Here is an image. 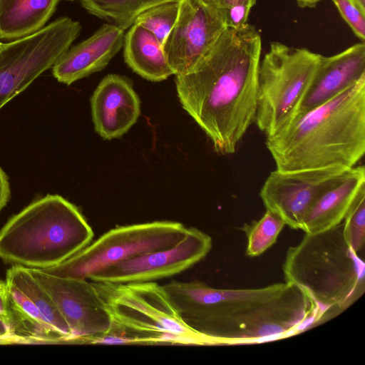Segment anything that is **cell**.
<instances>
[{
  "label": "cell",
  "mask_w": 365,
  "mask_h": 365,
  "mask_svg": "<svg viewBox=\"0 0 365 365\" xmlns=\"http://www.w3.org/2000/svg\"><path fill=\"white\" fill-rule=\"evenodd\" d=\"M6 281L21 290L34 304L44 320L61 334L66 343H71L70 328L55 302L29 271L28 268L14 264L6 272Z\"/></svg>",
  "instance_id": "obj_20"
},
{
  "label": "cell",
  "mask_w": 365,
  "mask_h": 365,
  "mask_svg": "<svg viewBox=\"0 0 365 365\" xmlns=\"http://www.w3.org/2000/svg\"><path fill=\"white\" fill-rule=\"evenodd\" d=\"M91 14L125 30L131 26L137 16L157 4L178 0H81Z\"/></svg>",
  "instance_id": "obj_21"
},
{
  "label": "cell",
  "mask_w": 365,
  "mask_h": 365,
  "mask_svg": "<svg viewBox=\"0 0 365 365\" xmlns=\"http://www.w3.org/2000/svg\"><path fill=\"white\" fill-rule=\"evenodd\" d=\"M261 52L254 26L227 27L191 71L175 76L182 107L218 153H234L255 122Z\"/></svg>",
  "instance_id": "obj_2"
},
{
  "label": "cell",
  "mask_w": 365,
  "mask_h": 365,
  "mask_svg": "<svg viewBox=\"0 0 365 365\" xmlns=\"http://www.w3.org/2000/svg\"><path fill=\"white\" fill-rule=\"evenodd\" d=\"M322 0H295L301 8H313Z\"/></svg>",
  "instance_id": "obj_28"
},
{
  "label": "cell",
  "mask_w": 365,
  "mask_h": 365,
  "mask_svg": "<svg viewBox=\"0 0 365 365\" xmlns=\"http://www.w3.org/2000/svg\"><path fill=\"white\" fill-rule=\"evenodd\" d=\"M226 28L220 14L201 0H180L178 19L163 44L173 73L191 71Z\"/></svg>",
  "instance_id": "obj_12"
},
{
  "label": "cell",
  "mask_w": 365,
  "mask_h": 365,
  "mask_svg": "<svg viewBox=\"0 0 365 365\" xmlns=\"http://www.w3.org/2000/svg\"><path fill=\"white\" fill-rule=\"evenodd\" d=\"M212 245L209 235L197 228L187 227L185 237L176 245L108 266L88 279L111 283L156 282L190 268L207 256Z\"/></svg>",
  "instance_id": "obj_10"
},
{
  "label": "cell",
  "mask_w": 365,
  "mask_h": 365,
  "mask_svg": "<svg viewBox=\"0 0 365 365\" xmlns=\"http://www.w3.org/2000/svg\"><path fill=\"white\" fill-rule=\"evenodd\" d=\"M346 242L357 254L365 245V185L361 187L343 220Z\"/></svg>",
  "instance_id": "obj_24"
},
{
  "label": "cell",
  "mask_w": 365,
  "mask_h": 365,
  "mask_svg": "<svg viewBox=\"0 0 365 365\" xmlns=\"http://www.w3.org/2000/svg\"><path fill=\"white\" fill-rule=\"evenodd\" d=\"M123 46L125 63L141 77L157 82L174 74L163 43L143 26L133 24L125 35Z\"/></svg>",
  "instance_id": "obj_18"
},
{
  "label": "cell",
  "mask_w": 365,
  "mask_h": 365,
  "mask_svg": "<svg viewBox=\"0 0 365 365\" xmlns=\"http://www.w3.org/2000/svg\"><path fill=\"white\" fill-rule=\"evenodd\" d=\"M60 0H0V38L16 40L44 27Z\"/></svg>",
  "instance_id": "obj_19"
},
{
  "label": "cell",
  "mask_w": 365,
  "mask_h": 365,
  "mask_svg": "<svg viewBox=\"0 0 365 365\" xmlns=\"http://www.w3.org/2000/svg\"><path fill=\"white\" fill-rule=\"evenodd\" d=\"M2 45H3V43L1 42H0V48L1 47Z\"/></svg>",
  "instance_id": "obj_31"
},
{
  "label": "cell",
  "mask_w": 365,
  "mask_h": 365,
  "mask_svg": "<svg viewBox=\"0 0 365 365\" xmlns=\"http://www.w3.org/2000/svg\"><path fill=\"white\" fill-rule=\"evenodd\" d=\"M163 286L182 320L212 345L269 341L318 324L313 302L287 282L254 289H217L199 280Z\"/></svg>",
  "instance_id": "obj_1"
},
{
  "label": "cell",
  "mask_w": 365,
  "mask_h": 365,
  "mask_svg": "<svg viewBox=\"0 0 365 365\" xmlns=\"http://www.w3.org/2000/svg\"><path fill=\"white\" fill-rule=\"evenodd\" d=\"M81 29L78 21L61 17L31 35L3 43L0 48V110L52 68Z\"/></svg>",
  "instance_id": "obj_9"
},
{
  "label": "cell",
  "mask_w": 365,
  "mask_h": 365,
  "mask_svg": "<svg viewBox=\"0 0 365 365\" xmlns=\"http://www.w3.org/2000/svg\"><path fill=\"white\" fill-rule=\"evenodd\" d=\"M179 9L180 0L157 4L140 14L134 24L149 31L163 44L176 22Z\"/></svg>",
  "instance_id": "obj_23"
},
{
  "label": "cell",
  "mask_w": 365,
  "mask_h": 365,
  "mask_svg": "<svg viewBox=\"0 0 365 365\" xmlns=\"http://www.w3.org/2000/svg\"><path fill=\"white\" fill-rule=\"evenodd\" d=\"M28 269L51 296L68 324L71 343L86 344L89 339L110 330V315L92 281L60 277L40 269Z\"/></svg>",
  "instance_id": "obj_11"
},
{
  "label": "cell",
  "mask_w": 365,
  "mask_h": 365,
  "mask_svg": "<svg viewBox=\"0 0 365 365\" xmlns=\"http://www.w3.org/2000/svg\"><path fill=\"white\" fill-rule=\"evenodd\" d=\"M93 236L76 206L61 195H47L13 216L0 230V258L46 269L81 251Z\"/></svg>",
  "instance_id": "obj_5"
},
{
  "label": "cell",
  "mask_w": 365,
  "mask_h": 365,
  "mask_svg": "<svg viewBox=\"0 0 365 365\" xmlns=\"http://www.w3.org/2000/svg\"><path fill=\"white\" fill-rule=\"evenodd\" d=\"M187 230L182 223L168 220L118 226L59 264L41 270L60 277L87 279L123 260L170 248L185 237Z\"/></svg>",
  "instance_id": "obj_8"
},
{
  "label": "cell",
  "mask_w": 365,
  "mask_h": 365,
  "mask_svg": "<svg viewBox=\"0 0 365 365\" xmlns=\"http://www.w3.org/2000/svg\"><path fill=\"white\" fill-rule=\"evenodd\" d=\"M364 185V165L354 166L336 176L316 198L304 215L300 230L314 234L342 222Z\"/></svg>",
  "instance_id": "obj_17"
},
{
  "label": "cell",
  "mask_w": 365,
  "mask_h": 365,
  "mask_svg": "<svg viewBox=\"0 0 365 365\" xmlns=\"http://www.w3.org/2000/svg\"><path fill=\"white\" fill-rule=\"evenodd\" d=\"M217 11L227 27H236L247 23L257 0H201Z\"/></svg>",
  "instance_id": "obj_25"
},
{
  "label": "cell",
  "mask_w": 365,
  "mask_h": 365,
  "mask_svg": "<svg viewBox=\"0 0 365 365\" xmlns=\"http://www.w3.org/2000/svg\"><path fill=\"white\" fill-rule=\"evenodd\" d=\"M346 170L336 167L294 171L276 169L267 178L259 196L267 210L280 217L292 229L299 230L318 195Z\"/></svg>",
  "instance_id": "obj_13"
},
{
  "label": "cell",
  "mask_w": 365,
  "mask_h": 365,
  "mask_svg": "<svg viewBox=\"0 0 365 365\" xmlns=\"http://www.w3.org/2000/svg\"><path fill=\"white\" fill-rule=\"evenodd\" d=\"M322 56L305 48L278 41L270 43L259 64L255 119L259 129L267 135L294 116Z\"/></svg>",
  "instance_id": "obj_7"
},
{
  "label": "cell",
  "mask_w": 365,
  "mask_h": 365,
  "mask_svg": "<svg viewBox=\"0 0 365 365\" xmlns=\"http://www.w3.org/2000/svg\"><path fill=\"white\" fill-rule=\"evenodd\" d=\"M354 34L364 43L365 14L349 0H331Z\"/></svg>",
  "instance_id": "obj_26"
},
{
  "label": "cell",
  "mask_w": 365,
  "mask_h": 365,
  "mask_svg": "<svg viewBox=\"0 0 365 365\" xmlns=\"http://www.w3.org/2000/svg\"><path fill=\"white\" fill-rule=\"evenodd\" d=\"M285 282L294 284L313 302L317 323L349 308L365 292L364 257L346 242L343 222L322 232L305 234L286 254Z\"/></svg>",
  "instance_id": "obj_4"
},
{
  "label": "cell",
  "mask_w": 365,
  "mask_h": 365,
  "mask_svg": "<svg viewBox=\"0 0 365 365\" xmlns=\"http://www.w3.org/2000/svg\"><path fill=\"white\" fill-rule=\"evenodd\" d=\"M124 30L105 24L91 36L68 48L52 67L53 75L61 83L71 85L105 68L120 50Z\"/></svg>",
  "instance_id": "obj_16"
},
{
  "label": "cell",
  "mask_w": 365,
  "mask_h": 365,
  "mask_svg": "<svg viewBox=\"0 0 365 365\" xmlns=\"http://www.w3.org/2000/svg\"><path fill=\"white\" fill-rule=\"evenodd\" d=\"M11 342L9 336L0 329V343Z\"/></svg>",
  "instance_id": "obj_30"
},
{
  "label": "cell",
  "mask_w": 365,
  "mask_h": 365,
  "mask_svg": "<svg viewBox=\"0 0 365 365\" xmlns=\"http://www.w3.org/2000/svg\"><path fill=\"white\" fill-rule=\"evenodd\" d=\"M11 195L9 179L4 171L0 168V211L7 204Z\"/></svg>",
  "instance_id": "obj_27"
},
{
  "label": "cell",
  "mask_w": 365,
  "mask_h": 365,
  "mask_svg": "<svg viewBox=\"0 0 365 365\" xmlns=\"http://www.w3.org/2000/svg\"><path fill=\"white\" fill-rule=\"evenodd\" d=\"M96 131L105 140L122 136L136 123L140 101L125 78L109 74L99 83L91 98Z\"/></svg>",
  "instance_id": "obj_14"
},
{
  "label": "cell",
  "mask_w": 365,
  "mask_h": 365,
  "mask_svg": "<svg viewBox=\"0 0 365 365\" xmlns=\"http://www.w3.org/2000/svg\"><path fill=\"white\" fill-rule=\"evenodd\" d=\"M365 14V0H349Z\"/></svg>",
  "instance_id": "obj_29"
},
{
  "label": "cell",
  "mask_w": 365,
  "mask_h": 365,
  "mask_svg": "<svg viewBox=\"0 0 365 365\" xmlns=\"http://www.w3.org/2000/svg\"><path fill=\"white\" fill-rule=\"evenodd\" d=\"M364 76V42L356 43L331 56H322L315 74L299 103L294 116L308 112L329 101Z\"/></svg>",
  "instance_id": "obj_15"
},
{
  "label": "cell",
  "mask_w": 365,
  "mask_h": 365,
  "mask_svg": "<svg viewBox=\"0 0 365 365\" xmlns=\"http://www.w3.org/2000/svg\"><path fill=\"white\" fill-rule=\"evenodd\" d=\"M110 315V330L87 344L212 345L189 327L156 282H93Z\"/></svg>",
  "instance_id": "obj_6"
},
{
  "label": "cell",
  "mask_w": 365,
  "mask_h": 365,
  "mask_svg": "<svg viewBox=\"0 0 365 365\" xmlns=\"http://www.w3.org/2000/svg\"><path fill=\"white\" fill-rule=\"evenodd\" d=\"M266 145L276 169H349L365 153V76L336 97L297 115Z\"/></svg>",
  "instance_id": "obj_3"
},
{
  "label": "cell",
  "mask_w": 365,
  "mask_h": 365,
  "mask_svg": "<svg viewBox=\"0 0 365 365\" xmlns=\"http://www.w3.org/2000/svg\"><path fill=\"white\" fill-rule=\"evenodd\" d=\"M284 225L283 220L269 210L259 220L245 224L241 230L247 238L246 255L253 257L264 253L275 243Z\"/></svg>",
  "instance_id": "obj_22"
}]
</instances>
